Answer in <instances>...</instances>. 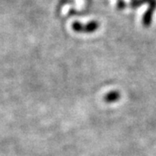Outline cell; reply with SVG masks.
Returning a JSON list of instances; mask_svg holds the SVG:
<instances>
[{
  "label": "cell",
  "instance_id": "3957f363",
  "mask_svg": "<svg viewBox=\"0 0 156 156\" xmlns=\"http://www.w3.org/2000/svg\"><path fill=\"white\" fill-rule=\"evenodd\" d=\"M121 95L118 91H111L104 96V100L107 102H115L120 99Z\"/></svg>",
  "mask_w": 156,
  "mask_h": 156
},
{
  "label": "cell",
  "instance_id": "277c9868",
  "mask_svg": "<svg viewBox=\"0 0 156 156\" xmlns=\"http://www.w3.org/2000/svg\"><path fill=\"white\" fill-rule=\"evenodd\" d=\"M126 6H127V4L124 0H119L117 2V8L119 10H122L124 8H126Z\"/></svg>",
  "mask_w": 156,
  "mask_h": 156
},
{
  "label": "cell",
  "instance_id": "6da1fadb",
  "mask_svg": "<svg viewBox=\"0 0 156 156\" xmlns=\"http://www.w3.org/2000/svg\"><path fill=\"white\" fill-rule=\"evenodd\" d=\"M98 28H99V23L96 21H91L87 24H83L76 21L72 23V29L78 33H93Z\"/></svg>",
  "mask_w": 156,
  "mask_h": 156
},
{
  "label": "cell",
  "instance_id": "7a4b0ae2",
  "mask_svg": "<svg viewBox=\"0 0 156 156\" xmlns=\"http://www.w3.org/2000/svg\"><path fill=\"white\" fill-rule=\"evenodd\" d=\"M155 1L156 0H131L129 3V7L132 9H136L139 6L142 5L144 4H147L149 5L150 4L155 2Z\"/></svg>",
  "mask_w": 156,
  "mask_h": 156
}]
</instances>
